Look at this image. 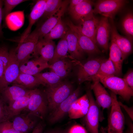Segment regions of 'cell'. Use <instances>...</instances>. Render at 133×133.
<instances>
[{"instance_id":"obj_1","label":"cell","mask_w":133,"mask_h":133,"mask_svg":"<svg viewBox=\"0 0 133 133\" xmlns=\"http://www.w3.org/2000/svg\"><path fill=\"white\" fill-rule=\"evenodd\" d=\"M44 93L47 99L48 109L50 113L72 92V84L67 81H62L52 86H47Z\"/></svg>"},{"instance_id":"obj_2","label":"cell","mask_w":133,"mask_h":133,"mask_svg":"<svg viewBox=\"0 0 133 133\" xmlns=\"http://www.w3.org/2000/svg\"><path fill=\"white\" fill-rule=\"evenodd\" d=\"M98 81L104 86L124 100L129 101L133 95V90L127 84L124 79L117 76L106 77L97 75L93 81Z\"/></svg>"},{"instance_id":"obj_3","label":"cell","mask_w":133,"mask_h":133,"mask_svg":"<svg viewBox=\"0 0 133 133\" xmlns=\"http://www.w3.org/2000/svg\"><path fill=\"white\" fill-rule=\"evenodd\" d=\"M39 39L36 29L31 33L16 48V56L20 64L33 58L38 57L36 46Z\"/></svg>"},{"instance_id":"obj_4","label":"cell","mask_w":133,"mask_h":133,"mask_svg":"<svg viewBox=\"0 0 133 133\" xmlns=\"http://www.w3.org/2000/svg\"><path fill=\"white\" fill-rule=\"evenodd\" d=\"M25 109L27 112L43 119L48 110L47 101L44 93L37 89L32 90L28 105Z\"/></svg>"},{"instance_id":"obj_5","label":"cell","mask_w":133,"mask_h":133,"mask_svg":"<svg viewBox=\"0 0 133 133\" xmlns=\"http://www.w3.org/2000/svg\"><path fill=\"white\" fill-rule=\"evenodd\" d=\"M110 95L112 104L108 119L107 133H123L124 116L119 105L116 95L111 92Z\"/></svg>"},{"instance_id":"obj_6","label":"cell","mask_w":133,"mask_h":133,"mask_svg":"<svg viewBox=\"0 0 133 133\" xmlns=\"http://www.w3.org/2000/svg\"><path fill=\"white\" fill-rule=\"evenodd\" d=\"M16 48L9 51V61L3 74L0 80V93L5 88L13 83L19 73V63L16 56Z\"/></svg>"},{"instance_id":"obj_7","label":"cell","mask_w":133,"mask_h":133,"mask_svg":"<svg viewBox=\"0 0 133 133\" xmlns=\"http://www.w3.org/2000/svg\"><path fill=\"white\" fill-rule=\"evenodd\" d=\"M127 3L124 0H100L95 4L93 14H99L112 20L115 16Z\"/></svg>"},{"instance_id":"obj_8","label":"cell","mask_w":133,"mask_h":133,"mask_svg":"<svg viewBox=\"0 0 133 133\" xmlns=\"http://www.w3.org/2000/svg\"><path fill=\"white\" fill-rule=\"evenodd\" d=\"M104 59L96 57L90 59L83 64L81 63L77 73L79 84L86 81H94Z\"/></svg>"},{"instance_id":"obj_9","label":"cell","mask_w":133,"mask_h":133,"mask_svg":"<svg viewBox=\"0 0 133 133\" xmlns=\"http://www.w3.org/2000/svg\"><path fill=\"white\" fill-rule=\"evenodd\" d=\"M86 94L89 102V107L85 117L86 126L90 133H99V110L90 90H87Z\"/></svg>"},{"instance_id":"obj_10","label":"cell","mask_w":133,"mask_h":133,"mask_svg":"<svg viewBox=\"0 0 133 133\" xmlns=\"http://www.w3.org/2000/svg\"><path fill=\"white\" fill-rule=\"evenodd\" d=\"M80 91V87L79 86L55 110L50 113L49 121L50 123H53L57 122L68 113L73 103L78 98Z\"/></svg>"},{"instance_id":"obj_11","label":"cell","mask_w":133,"mask_h":133,"mask_svg":"<svg viewBox=\"0 0 133 133\" xmlns=\"http://www.w3.org/2000/svg\"><path fill=\"white\" fill-rule=\"evenodd\" d=\"M66 24L76 36L79 46L83 52L90 54H99L101 51L97 45L92 39L83 34L71 21L68 20Z\"/></svg>"},{"instance_id":"obj_12","label":"cell","mask_w":133,"mask_h":133,"mask_svg":"<svg viewBox=\"0 0 133 133\" xmlns=\"http://www.w3.org/2000/svg\"><path fill=\"white\" fill-rule=\"evenodd\" d=\"M36 118L28 112L20 113L13 117L11 122L16 130L22 133H28L35 126Z\"/></svg>"},{"instance_id":"obj_13","label":"cell","mask_w":133,"mask_h":133,"mask_svg":"<svg viewBox=\"0 0 133 133\" xmlns=\"http://www.w3.org/2000/svg\"><path fill=\"white\" fill-rule=\"evenodd\" d=\"M92 1L83 0L69 12L72 18L79 23L92 17L93 15Z\"/></svg>"},{"instance_id":"obj_14","label":"cell","mask_w":133,"mask_h":133,"mask_svg":"<svg viewBox=\"0 0 133 133\" xmlns=\"http://www.w3.org/2000/svg\"><path fill=\"white\" fill-rule=\"evenodd\" d=\"M111 26L108 18L103 17L99 19L96 36V40L97 44L104 51H107L108 48V43Z\"/></svg>"},{"instance_id":"obj_15","label":"cell","mask_w":133,"mask_h":133,"mask_svg":"<svg viewBox=\"0 0 133 133\" xmlns=\"http://www.w3.org/2000/svg\"><path fill=\"white\" fill-rule=\"evenodd\" d=\"M50 65L40 56L33 58L20 64V73L34 75L46 68Z\"/></svg>"},{"instance_id":"obj_16","label":"cell","mask_w":133,"mask_h":133,"mask_svg":"<svg viewBox=\"0 0 133 133\" xmlns=\"http://www.w3.org/2000/svg\"><path fill=\"white\" fill-rule=\"evenodd\" d=\"M46 0H38L33 6L29 16L28 25L22 35L19 43L22 42L29 35L33 25L43 16L45 9Z\"/></svg>"},{"instance_id":"obj_17","label":"cell","mask_w":133,"mask_h":133,"mask_svg":"<svg viewBox=\"0 0 133 133\" xmlns=\"http://www.w3.org/2000/svg\"><path fill=\"white\" fill-rule=\"evenodd\" d=\"M69 1V0L64 1L62 5L58 12L47 19L40 27L36 29L39 39L43 38L61 19V17L64 14Z\"/></svg>"},{"instance_id":"obj_18","label":"cell","mask_w":133,"mask_h":133,"mask_svg":"<svg viewBox=\"0 0 133 133\" xmlns=\"http://www.w3.org/2000/svg\"><path fill=\"white\" fill-rule=\"evenodd\" d=\"M90 86L94 92L96 103L103 109L111 107L112 100L111 97L98 81H95Z\"/></svg>"},{"instance_id":"obj_19","label":"cell","mask_w":133,"mask_h":133,"mask_svg":"<svg viewBox=\"0 0 133 133\" xmlns=\"http://www.w3.org/2000/svg\"><path fill=\"white\" fill-rule=\"evenodd\" d=\"M30 90L20 85L13 84L12 86H8L4 89L0 94L8 105L26 95Z\"/></svg>"},{"instance_id":"obj_20","label":"cell","mask_w":133,"mask_h":133,"mask_svg":"<svg viewBox=\"0 0 133 133\" xmlns=\"http://www.w3.org/2000/svg\"><path fill=\"white\" fill-rule=\"evenodd\" d=\"M89 107V100L86 94L78 98L72 104L68 113L69 118L75 119L85 116Z\"/></svg>"},{"instance_id":"obj_21","label":"cell","mask_w":133,"mask_h":133,"mask_svg":"<svg viewBox=\"0 0 133 133\" xmlns=\"http://www.w3.org/2000/svg\"><path fill=\"white\" fill-rule=\"evenodd\" d=\"M56 47L53 40L39 39L36 46L37 53L38 56L49 63L53 58Z\"/></svg>"},{"instance_id":"obj_22","label":"cell","mask_w":133,"mask_h":133,"mask_svg":"<svg viewBox=\"0 0 133 133\" xmlns=\"http://www.w3.org/2000/svg\"><path fill=\"white\" fill-rule=\"evenodd\" d=\"M99 21V19L94 16L79 23L76 26L82 34L90 38L96 43V38Z\"/></svg>"},{"instance_id":"obj_23","label":"cell","mask_w":133,"mask_h":133,"mask_svg":"<svg viewBox=\"0 0 133 133\" xmlns=\"http://www.w3.org/2000/svg\"><path fill=\"white\" fill-rule=\"evenodd\" d=\"M65 37L67 42L70 57L76 60L82 59L84 52L79 46L76 36L69 27Z\"/></svg>"},{"instance_id":"obj_24","label":"cell","mask_w":133,"mask_h":133,"mask_svg":"<svg viewBox=\"0 0 133 133\" xmlns=\"http://www.w3.org/2000/svg\"><path fill=\"white\" fill-rule=\"evenodd\" d=\"M111 26V37L115 41L122 53L125 59L132 52V41L128 38L120 35L118 33L116 28L112 21Z\"/></svg>"},{"instance_id":"obj_25","label":"cell","mask_w":133,"mask_h":133,"mask_svg":"<svg viewBox=\"0 0 133 133\" xmlns=\"http://www.w3.org/2000/svg\"><path fill=\"white\" fill-rule=\"evenodd\" d=\"M73 62L67 58L61 59L50 65L49 68L62 79L70 73L73 67Z\"/></svg>"},{"instance_id":"obj_26","label":"cell","mask_w":133,"mask_h":133,"mask_svg":"<svg viewBox=\"0 0 133 133\" xmlns=\"http://www.w3.org/2000/svg\"><path fill=\"white\" fill-rule=\"evenodd\" d=\"M108 59L113 63L118 76L120 75L122 73V64L124 59L120 50L114 39L112 37Z\"/></svg>"},{"instance_id":"obj_27","label":"cell","mask_w":133,"mask_h":133,"mask_svg":"<svg viewBox=\"0 0 133 133\" xmlns=\"http://www.w3.org/2000/svg\"><path fill=\"white\" fill-rule=\"evenodd\" d=\"M22 86L30 90L40 85L45 86L44 83L35 76L20 73L18 77L13 83Z\"/></svg>"},{"instance_id":"obj_28","label":"cell","mask_w":133,"mask_h":133,"mask_svg":"<svg viewBox=\"0 0 133 133\" xmlns=\"http://www.w3.org/2000/svg\"><path fill=\"white\" fill-rule=\"evenodd\" d=\"M31 90L26 95L17 99L8 105V110L10 119L19 114L27 107Z\"/></svg>"},{"instance_id":"obj_29","label":"cell","mask_w":133,"mask_h":133,"mask_svg":"<svg viewBox=\"0 0 133 133\" xmlns=\"http://www.w3.org/2000/svg\"><path fill=\"white\" fill-rule=\"evenodd\" d=\"M68 53V44L65 36L61 38L56 46L53 58L49 64L50 65L59 60L67 58Z\"/></svg>"},{"instance_id":"obj_30","label":"cell","mask_w":133,"mask_h":133,"mask_svg":"<svg viewBox=\"0 0 133 133\" xmlns=\"http://www.w3.org/2000/svg\"><path fill=\"white\" fill-rule=\"evenodd\" d=\"M68 28L61 19L56 25L43 38L48 40H52L58 38H61L65 37Z\"/></svg>"},{"instance_id":"obj_31","label":"cell","mask_w":133,"mask_h":133,"mask_svg":"<svg viewBox=\"0 0 133 133\" xmlns=\"http://www.w3.org/2000/svg\"><path fill=\"white\" fill-rule=\"evenodd\" d=\"M64 1L61 0H46L44 12L42 17L46 20L54 16L59 10Z\"/></svg>"},{"instance_id":"obj_32","label":"cell","mask_w":133,"mask_h":133,"mask_svg":"<svg viewBox=\"0 0 133 133\" xmlns=\"http://www.w3.org/2000/svg\"><path fill=\"white\" fill-rule=\"evenodd\" d=\"M34 76L42 81L45 86L53 85L62 81L61 78L51 71L49 72L39 73Z\"/></svg>"},{"instance_id":"obj_33","label":"cell","mask_w":133,"mask_h":133,"mask_svg":"<svg viewBox=\"0 0 133 133\" xmlns=\"http://www.w3.org/2000/svg\"><path fill=\"white\" fill-rule=\"evenodd\" d=\"M97 75L106 77L118 76L113 63L109 59H103Z\"/></svg>"},{"instance_id":"obj_34","label":"cell","mask_w":133,"mask_h":133,"mask_svg":"<svg viewBox=\"0 0 133 133\" xmlns=\"http://www.w3.org/2000/svg\"><path fill=\"white\" fill-rule=\"evenodd\" d=\"M122 25L124 33L132 42L133 37V15L132 12L129 13L125 15Z\"/></svg>"},{"instance_id":"obj_35","label":"cell","mask_w":133,"mask_h":133,"mask_svg":"<svg viewBox=\"0 0 133 133\" xmlns=\"http://www.w3.org/2000/svg\"><path fill=\"white\" fill-rule=\"evenodd\" d=\"M9 58V51L7 47L5 45L0 47V80L7 66Z\"/></svg>"},{"instance_id":"obj_36","label":"cell","mask_w":133,"mask_h":133,"mask_svg":"<svg viewBox=\"0 0 133 133\" xmlns=\"http://www.w3.org/2000/svg\"><path fill=\"white\" fill-rule=\"evenodd\" d=\"M27 1L25 0H5L4 2V7L3 9V18H4L8 15L13 9L18 4Z\"/></svg>"},{"instance_id":"obj_37","label":"cell","mask_w":133,"mask_h":133,"mask_svg":"<svg viewBox=\"0 0 133 133\" xmlns=\"http://www.w3.org/2000/svg\"><path fill=\"white\" fill-rule=\"evenodd\" d=\"M10 119L8 105L0 94V123Z\"/></svg>"},{"instance_id":"obj_38","label":"cell","mask_w":133,"mask_h":133,"mask_svg":"<svg viewBox=\"0 0 133 133\" xmlns=\"http://www.w3.org/2000/svg\"><path fill=\"white\" fill-rule=\"evenodd\" d=\"M0 133H22L15 130L10 120L0 123Z\"/></svg>"},{"instance_id":"obj_39","label":"cell","mask_w":133,"mask_h":133,"mask_svg":"<svg viewBox=\"0 0 133 133\" xmlns=\"http://www.w3.org/2000/svg\"><path fill=\"white\" fill-rule=\"evenodd\" d=\"M128 86L133 90V71L129 70L123 78Z\"/></svg>"},{"instance_id":"obj_40","label":"cell","mask_w":133,"mask_h":133,"mask_svg":"<svg viewBox=\"0 0 133 133\" xmlns=\"http://www.w3.org/2000/svg\"><path fill=\"white\" fill-rule=\"evenodd\" d=\"M68 133H87L85 129L83 126L76 125L72 126L69 129Z\"/></svg>"},{"instance_id":"obj_41","label":"cell","mask_w":133,"mask_h":133,"mask_svg":"<svg viewBox=\"0 0 133 133\" xmlns=\"http://www.w3.org/2000/svg\"><path fill=\"white\" fill-rule=\"evenodd\" d=\"M119 105L122 107L126 111L130 118L133 120V107H129L127 105L123 104L121 102L118 101Z\"/></svg>"},{"instance_id":"obj_42","label":"cell","mask_w":133,"mask_h":133,"mask_svg":"<svg viewBox=\"0 0 133 133\" xmlns=\"http://www.w3.org/2000/svg\"><path fill=\"white\" fill-rule=\"evenodd\" d=\"M44 127L42 123L40 122L33 129L31 133H42Z\"/></svg>"},{"instance_id":"obj_43","label":"cell","mask_w":133,"mask_h":133,"mask_svg":"<svg viewBox=\"0 0 133 133\" xmlns=\"http://www.w3.org/2000/svg\"><path fill=\"white\" fill-rule=\"evenodd\" d=\"M83 0H72L70 1L68 10L69 12L72 10L76 6Z\"/></svg>"},{"instance_id":"obj_44","label":"cell","mask_w":133,"mask_h":133,"mask_svg":"<svg viewBox=\"0 0 133 133\" xmlns=\"http://www.w3.org/2000/svg\"><path fill=\"white\" fill-rule=\"evenodd\" d=\"M3 0H0V36L3 34L2 27V21L3 19L2 5Z\"/></svg>"},{"instance_id":"obj_45","label":"cell","mask_w":133,"mask_h":133,"mask_svg":"<svg viewBox=\"0 0 133 133\" xmlns=\"http://www.w3.org/2000/svg\"><path fill=\"white\" fill-rule=\"evenodd\" d=\"M101 133H107L105 132V129L102 127H101L100 129Z\"/></svg>"},{"instance_id":"obj_46","label":"cell","mask_w":133,"mask_h":133,"mask_svg":"<svg viewBox=\"0 0 133 133\" xmlns=\"http://www.w3.org/2000/svg\"><path fill=\"white\" fill-rule=\"evenodd\" d=\"M55 133H65L64 132L60 130H56L55 131Z\"/></svg>"},{"instance_id":"obj_47","label":"cell","mask_w":133,"mask_h":133,"mask_svg":"<svg viewBox=\"0 0 133 133\" xmlns=\"http://www.w3.org/2000/svg\"><path fill=\"white\" fill-rule=\"evenodd\" d=\"M55 131H47L44 133H55Z\"/></svg>"},{"instance_id":"obj_48","label":"cell","mask_w":133,"mask_h":133,"mask_svg":"<svg viewBox=\"0 0 133 133\" xmlns=\"http://www.w3.org/2000/svg\"><path fill=\"white\" fill-rule=\"evenodd\" d=\"M126 133H133L131 132L130 130H129Z\"/></svg>"},{"instance_id":"obj_49","label":"cell","mask_w":133,"mask_h":133,"mask_svg":"<svg viewBox=\"0 0 133 133\" xmlns=\"http://www.w3.org/2000/svg\"><path fill=\"white\" fill-rule=\"evenodd\" d=\"M65 133H67V132Z\"/></svg>"}]
</instances>
